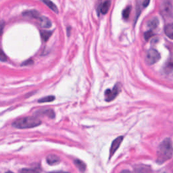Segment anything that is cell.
<instances>
[{"label": "cell", "instance_id": "6da1fadb", "mask_svg": "<svg viewBox=\"0 0 173 173\" xmlns=\"http://www.w3.org/2000/svg\"><path fill=\"white\" fill-rule=\"evenodd\" d=\"M172 156V144L171 139L167 138L160 144L158 150L157 162L164 163Z\"/></svg>", "mask_w": 173, "mask_h": 173}, {"label": "cell", "instance_id": "7a4b0ae2", "mask_svg": "<svg viewBox=\"0 0 173 173\" xmlns=\"http://www.w3.org/2000/svg\"><path fill=\"white\" fill-rule=\"evenodd\" d=\"M41 122L36 117L27 116L25 118H20L16 120L12 124V126L17 128L24 129V128H30L39 126Z\"/></svg>", "mask_w": 173, "mask_h": 173}, {"label": "cell", "instance_id": "3957f363", "mask_svg": "<svg viewBox=\"0 0 173 173\" xmlns=\"http://www.w3.org/2000/svg\"><path fill=\"white\" fill-rule=\"evenodd\" d=\"M160 13L164 19H172V6L171 2L169 0H164L160 6Z\"/></svg>", "mask_w": 173, "mask_h": 173}, {"label": "cell", "instance_id": "277c9868", "mask_svg": "<svg viewBox=\"0 0 173 173\" xmlns=\"http://www.w3.org/2000/svg\"><path fill=\"white\" fill-rule=\"evenodd\" d=\"M160 54L156 49H150L147 51L145 55V63L150 66L153 65L160 60Z\"/></svg>", "mask_w": 173, "mask_h": 173}, {"label": "cell", "instance_id": "5b68a950", "mask_svg": "<svg viewBox=\"0 0 173 173\" xmlns=\"http://www.w3.org/2000/svg\"><path fill=\"white\" fill-rule=\"evenodd\" d=\"M120 92V85H116L112 89H108L105 91V100L106 101H111L116 98Z\"/></svg>", "mask_w": 173, "mask_h": 173}, {"label": "cell", "instance_id": "8992f818", "mask_svg": "<svg viewBox=\"0 0 173 173\" xmlns=\"http://www.w3.org/2000/svg\"><path fill=\"white\" fill-rule=\"evenodd\" d=\"M123 140V137L121 136L116 138V140H114V141L112 144L111 147H110V157L111 158L113 154H114L115 152L116 151V150L118 149V147H120V145L122 143V141Z\"/></svg>", "mask_w": 173, "mask_h": 173}, {"label": "cell", "instance_id": "52a82bcc", "mask_svg": "<svg viewBox=\"0 0 173 173\" xmlns=\"http://www.w3.org/2000/svg\"><path fill=\"white\" fill-rule=\"evenodd\" d=\"M22 16L27 18L37 19V20H38L41 16L39 12H37L35 10H26V11H25L22 13Z\"/></svg>", "mask_w": 173, "mask_h": 173}, {"label": "cell", "instance_id": "ba28073f", "mask_svg": "<svg viewBox=\"0 0 173 173\" xmlns=\"http://www.w3.org/2000/svg\"><path fill=\"white\" fill-rule=\"evenodd\" d=\"M38 20L39 21L40 26L43 29H49L52 25V21L45 16H41L40 18Z\"/></svg>", "mask_w": 173, "mask_h": 173}, {"label": "cell", "instance_id": "9c48e42d", "mask_svg": "<svg viewBox=\"0 0 173 173\" xmlns=\"http://www.w3.org/2000/svg\"><path fill=\"white\" fill-rule=\"evenodd\" d=\"M110 5H111L110 0H106V1L104 2L100 7V12L102 14H106L109 11Z\"/></svg>", "mask_w": 173, "mask_h": 173}, {"label": "cell", "instance_id": "30bf717a", "mask_svg": "<svg viewBox=\"0 0 173 173\" xmlns=\"http://www.w3.org/2000/svg\"><path fill=\"white\" fill-rule=\"evenodd\" d=\"M46 160H47V163H48L49 165L53 166V165H56L58 164L60 161V159L59 157H57L56 155L51 154L47 157Z\"/></svg>", "mask_w": 173, "mask_h": 173}, {"label": "cell", "instance_id": "8fae6325", "mask_svg": "<svg viewBox=\"0 0 173 173\" xmlns=\"http://www.w3.org/2000/svg\"><path fill=\"white\" fill-rule=\"evenodd\" d=\"M44 4H45L49 8L52 10L53 12H55L56 14H58V9H57V7L55 3H53L51 0H41Z\"/></svg>", "mask_w": 173, "mask_h": 173}, {"label": "cell", "instance_id": "7c38bea8", "mask_svg": "<svg viewBox=\"0 0 173 173\" xmlns=\"http://www.w3.org/2000/svg\"><path fill=\"white\" fill-rule=\"evenodd\" d=\"M164 33L169 39H172L173 38V25L172 23L167 25L164 27Z\"/></svg>", "mask_w": 173, "mask_h": 173}, {"label": "cell", "instance_id": "4fadbf2b", "mask_svg": "<svg viewBox=\"0 0 173 173\" xmlns=\"http://www.w3.org/2000/svg\"><path fill=\"white\" fill-rule=\"evenodd\" d=\"M159 25V20L157 18H154L150 20L147 22V27L150 28L151 30L156 29Z\"/></svg>", "mask_w": 173, "mask_h": 173}, {"label": "cell", "instance_id": "5bb4252c", "mask_svg": "<svg viewBox=\"0 0 173 173\" xmlns=\"http://www.w3.org/2000/svg\"><path fill=\"white\" fill-rule=\"evenodd\" d=\"M53 33L52 30H42V31H41V38L44 41L46 42L47 40H48L50 37L52 36Z\"/></svg>", "mask_w": 173, "mask_h": 173}, {"label": "cell", "instance_id": "9a60e30c", "mask_svg": "<svg viewBox=\"0 0 173 173\" xmlns=\"http://www.w3.org/2000/svg\"><path fill=\"white\" fill-rule=\"evenodd\" d=\"M74 164H75V166H77V167L79 168V170L81 172H85V169H86V165L83 162L79 160H75L74 161Z\"/></svg>", "mask_w": 173, "mask_h": 173}, {"label": "cell", "instance_id": "2e32d148", "mask_svg": "<svg viewBox=\"0 0 173 173\" xmlns=\"http://www.w3.org/2000/svg\"><path fill=\"white\" fill-rule=\"evenodd\" d=\"M55 100V97L53 96H46L45 97L41 98L40 100H38L39 103H46V102H51Z\"/></svg>", "mask_w": 173, "mask_h": 173}, {"label": "cell", "instance_id": "e0dca14e", "mask_svg": "<svg viewBox=\"0 0 173 173\" xmlns=\"http://www.w3.org/2000/svg\"><path fill=\"white\" fill-rule=\"evenodd\" d=\"M131 6H128L125 8L123 11V18L125 20H127L128 18V17L130 16V13H131Z\"/></svg>", "mask_w": 173, "mask_h": 173}, {"label": "cell", "instance_id": "ac0fdd59", "mask_svg": "<svg viewBox=\"0 0 173 173\" xmlns=\"http://www.w3.org/2000/svg\"><path fill=\"white\" fill-rule=\"evenodd\" d=\"M19 173H40L37 169L23 168L19 171Z\"/></svg>", "mask_w": 173, "mask_h": 173}, {"label": "cell", "instance_id": "d6986e66", "mask_svg": "<svg viewBox=\"0 0 173 173\" xmlns=\"http://www.w3.org/2000/svg\"><path fill=\"white\" fill-rule=\"evenodd\" d=\"M42 114L44 115H47V116H49L51 118H53L55 116V114H54L53 111L52 110H45L42 111Z\"/></svg>", "mask_w": 173, "mask_h": 173}, {"label": "cell", "instance_id": "ffe728a7", "mask_svg": "<svg viewBox=\"0 0 173 173\" xmlns=\"http://www.w3.org/2000/svg\"><path fill=\"white\" fill-rule=\"evenodd\" d=\"M153 35H154V33L152 32V30H148V31H147L146 33H145L144 38L145 39V41H148Z\"/></svg>", "mask_w": 173, "mask_h": 173}, {"label": "cell", "instance_id": "44dd1931", "mask_svg": "<svg viewBox=\"0 0 173 173\" xmlns=\"http://www.w3.org/2000/svg\"><path fill=\"white\" fill-rule=\"evenodd\" d=\"M6 60H7V57L6 56V54L3 52V50L2 49H0V61H2V62H6Z\"/></svg>", "mask_w": 173, "mask_h": 173}, {"label": "cell", "instance_id": "7402d4cb", "mask_svg": "<svg viewBox=\"0 0 173 173\" xmlns=\"http://www.w3.org/2000/svg\"><path fill=\"white\" fill-rule=\"evenodd\" d=\"M134 173H148L147 169L144 168H138L135 170Z\"/></svg>", "mask_w": 173, "mask_h": 173}, {"label": "cell", "instance_id": "603a6c76", "mask_svg": "<svg viewBox=\"0 0 173 173\" xmlns=\"http://www.w3.org/2000/svg\"><path fill=\"white\" fill-rule=\"evenodd\" d=\"M5 26V22L3 20H0V35H2V33L3 32V29H4Z\"/></svg>", "mask_w": 173, "mask_h": 173}, {"label": "cell", "instance_id": "cb8c5ba5", "mask_svg": "<svg viewBox=\"0 0 173 173\" xmlns=\"http://www.w3.org/2000/svg\"><path fill=\"white\" fill-rule=\"evenodd\" d=\"M150 0H143L142 1V6H143L144 8H146V7L148 6V5L150 4Z\"/></svg>", "mask_w": 173, "mask_h": 173}, {"label": "cell", "instance_id": "d4e9b609", "mask_svg": "<svg viewBox=\"0 0 173 173\" xmlns=\"http://www.w3.org/2000/svg\"><path fill=\"white\" fill-rule=\"evenodd\" d=\"M33 63V62L32 60H29V61H26V62H25L22 64V65H29V64H31Z\"/></svg>", "mask_w": 173, "mask_h": 173}, {"label": "cell", "instance_id": "484cf974", "mask_svg": "<svg viewBox=\"0 0 173 173\" xmlns=\"http://www.w3.org/2000/svg\"><path fill=\"white\" fill-rule=\"evenodd\" d=\"M120 173H132L130 171H128V170H124L123 171H121Z\"/></svg>", "mask_w": 173, "mask_h": 173}, {"label": "cell", "instance_id": "4316f807", "mask_svg": "<svg viewBox=\"0 0 173 173\" xmlns=\"http://www.w3.org/2000/svg\"><path fill=\"white\" fill-rule=\"evenodd\" d=\"M52 173H69V172H52Z\"/></svg>", "mask_w": 173, "mask_h": 173}, {"label": "cell", "instance_id": "83f0119b", "mask_svg": "<svg viewBox=\"0 0 173 173\" xmlns=\"http://www.w3.org/2000/svg\"><path fill=\"white\" fill-rule=\"evenodd\" d=\"M6 173H13L12 172H11V171H8V172H7Z\"/></svg>", "mask_w": 173, "mask_h": 173}]
</instances>
